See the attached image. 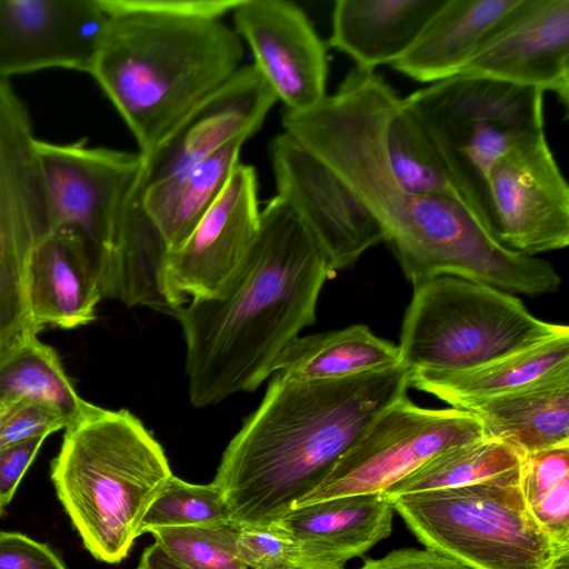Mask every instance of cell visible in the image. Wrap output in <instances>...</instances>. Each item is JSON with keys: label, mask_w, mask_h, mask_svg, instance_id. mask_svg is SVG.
<instances>
[{"label": "cell", "mask_w": 569, "mask_h": 569, "mask_svg": "<svg viewBox=\"0 0 569 569\" xmlns=\"http://www.w3.org/2000/svg\"><path fill=\"white\" fill-rule=\"evenodd\" d=\"M333 273L308 227L276 194L223 289L172 312L186 342L191 405L206 408L257 390L284 348L316 321L320 291Z\"/></svg>", "instance_id": "cell-1"}, {"label": "cell", "mask_w": 569, "mask_h": 569, "mask_svg": "<svg viewBox=\"0 0 569 569\" xmlns=\"http://www.w3.org/2000/svg\"><path fill=\"white\" fill-rule=\"evenodd\" d=\"M402 366L335 380L272 375L221 457L213 483L237 523L282 519L386 407L407 396Z\"/></svg>", "instance_id": "cell-2"}, {"label": "cell", "mask_w": 569, "mask_h": 569, "mask_svg": "<svg viewBox=\"0 0 569 569\" xmlns=\"http://www.w3.org/2000/svg\"><path fill=\"white\" fill-rule=\"evenodd\" d=\"M90 74L150 154L177 124L240 67L242 41L221 19L119 11Z\"/></svg>", "instance_id": "cell-3"}, {"label": "cell", "mask_w": 569, "mask_h": 569, "mask_svg": "<svg viewBox=\"0 0 569 569\" xmlns=\"http://www.w3.org/2000/svg\"><path fill=\"white\" fill-rule=\"evenodd\" d=\"M173 476L161 445L127 409L86 402L51 463L57 495L87 550L119 563Z\"/></svg>", "instance_id": "cell-4"}, {"label": "cell", "mask_w": 569, "mask_h": 569, "mask_svg": "<svg viewBox=\"0 0 569 569\" xmlns=\"http://www.w3.org/2000/svg\"><path fill=\"white\" fill-rule=\"evenodd\" d=\"M390 501L423 548L472 569H569V542L547 531L526 503L521 466L480 483Z\"/></svg>", "instance_id": "cell-5"}, {"label": "cell", "mask_w": 569, "mask_h": 569, "mask_svg": "<svg viewBox=\"0 0 569 569\" xmlns=\"http://www.w3.org/2000/svg\"><path fill=\"white\" fill-rule=\"evenodd\" d=\"M543 96L536 88L461 73L402 98L488 229V173L510 148L545 132Z\"/></svg>", "instance_id": "cell-6"}, {"label": "cell", "mask_w": 569, "mask_h": 569, "mask_svg": "<svg viewBox=\"0 0 569 569\" xmlns=\"http://www.w3.org/2000/svg\"><path fill=\"white\" fill-rule=\"evenodd\" d=\"M569 331L536 318L515 295L457 278L413 286L398 345L400 365L455 371L488 362Z\"/></svg>", "instance_id": "cell-7"}, {"label": "cell", "mask_w": 569, "mask_h": 569, "mask_svg": "<svg viewBox=\"0 0 569 569\" xmlns=\"http://www.w3.org/2000/svg\"><path fill=\"white\" fill-rule=\"evenodd\" d=\"M29 112L0 81V366L40 331L29 300L30 264L50 232Z\"/></svg>", "instance_id": "cell-8"}, {"label": "cell", "mask_w": 569, "mask_h": 569, "mask_svg": "<svg viewBox=\"0 0 569 569\" xmlns=\"http://www.w3.org/2000/svg\"><path fill=\"white\" fill-rule=\"evenodd\" d=\"M483 436L468 411L423 408L403 396L376 416L298 506L383 493L440 451Z\"/></svg>", "instance_id": "cell-9"}, {"label": "cell", "mask_w": 569, "mask_h": 569, "mask_svg": "<svg viewBox=\"0 0 569 569\" xmlns=\"http://www.w3.org/2000/svg\"><path fill=\"white\" fill-rule=\"evenodd\" d=\"M50 231L70 230L88 246L99 278L128 197L146 158L86 140L58 144L36 139Z\"/></svg>", "instance_id": "cell-10"}, {"label": "cell", "mask_w": 569, "mask_h": 569, "mask_svg": "<svg viewBox=\"0 0 569 569\" xmlns=\"http://www.w3.org/2000/svg\"><path fill=\"white\" fill-rule=\"evenodd\" d=\"M487 194L490 231L507 249L536 257L569 244V187L545 132L493 163Z\"/></svg>", "instance_id": "cell-11"}, {"label": "cell", "mask_w": 569, "mask_h": 569, "mask_svg": "<svg viewBox=\"0 0 569 569\" xmlns=\"http://www.w3.org/2000/svg\"><path fill=\"white\" fill-rule=\"evenodd\" d=\"M259 226L257 172L239 162L187 239L166 257L161 291L170 315L190 300L217 296L240 267Z\"/></svg>", "instance_id": "cell-12"}, {"label": "cell", "mask_w": 569, "mask_h": 569, "mask_svg": "<svg viewBox=\"0 0 569 569\" xmlns=\"http://www.w3.org/2000/svg\"><path fill=\"white\" fill-rule=\"evenodd\" d=\"M270 159L277 196L308 227L333 272L385 241L381 226L346 182L288 133L272 139Z\"/></svg>", "instance_id": "cell-13"}, {"label": "cell", "mask_w": 569, "mask_h": 569, "mask_svg": "<svg viewBox=\"0 0 569 569\" xmlns=\"http://www.w3.org/2000/svg\"><path fill=\"white\" fill-rule=\"evenodd\" d=\"M461 73L550 91L567 110L569 0H517Z\"/></svg>", "instance_id": "cell-14"}, {"label": "cell", "mask_w": 569, "mask_h": 569, "mask_svg": "<svg viewBox=\"0 0 569 569\" xmlns=\"http://www.w3.org/2000/svg\"><path fill=\"white\" fill-rule=\"evenodd\" d=\"M110 23L102 0H0V78L90 72Z\"/></svg>", "instance_id": "cell-15"}, {"label": "cell", "mask_w": 569, "mask_h": 569, "mask_svg": "<svg viewBox=\"0 0 569 569\" xmlns=\"http://www.w3.org/2000/svg\"><path fill=\"white\" fill-rule=\"evenodd\" d=\"M232 14V29L287 111L308 110L327 96V48L300 7L286 0H241Z\"/></svg>", "instance_id": "cell-16"}, {"label": "cell", "mask_w": 569, "mask_h": 569, "mask_svg": "<svg viewBox=\"0 0 569 569\" xmlns=\"http://www.w3.org/2000/svg\"><path fill=\"white\" fill-rule=\"evenodd\" d=\"M277 97L253 63L201 100L148 156L147 184L181 180L226 144L248 140Z\"/></svg>", "instance_id": "cell-17"}, {"label": "cell", "mask_w": 569, "mask_h": 569, "mask_svg": "<svg viewBox=\"0 0 569 569\" xmlns=\"http://www.w3.org/2000/svg\"><path fill=\"white\" fill-rule=\"evenodd\" d=\"M393 507L382 492L336 497L298 506L278 520L310 566L345 568L392 531Z\"/></svg>", "instance_id": "cell-18"}, {"label": "cell", "mask_w": 569, "mask_h": 569, "mask_svg": "<svg viewBox=\"0 0 569 569\" xmlns=\"http://www.w3.org/2000/svg\"><path fill=\"white\" fill-rule=\"evenodd\" d=\"M101 299L98 268L86 242L70 230L48 232L30 264L29 300L36 327L89 325Z\"/></svg>", "instance_id": "cell-19"}, {"label": "cell", "mask_w": 569, "mask_h": 569, "mask_svg": "<svg viewBox=\"0 0 569 569\" xmlns=\"http://www.w3.org/2000/svg\"><path fill=\"white\" fill-rule=\"evenodd\" d=\"M446 0H337L328 44L356 68L392 64L415 43Z\"/></svg>", "instance_id": "cell-20"}, {"label": "cell", "mask_w": 569, "mask_h": 569, "mask_svg": "<svg viewBox=\"0 0 569 569\" xmlns=\"http://www.w3.org/2000/svg\"><path fill=\"white\" fill-rule=\"evenodd\" d=\"M565 375H569V331L472 368L412 371L410 387L461 408Z\"/></svg>", "instance_id": "cell-21"}, {"label": "cell", "mask_w": 569, "mask_h": 569, "mask_svg": "<svg viewBox=\"0 0 569 569\" xmlns=\"http://www.w3.org/2000/svg\"><path fill=\"white\" fill-rule=\"evenodd\" d=\"M146 184L147 163L122 210L100 287L102 298L170 313L161 291L168 249L143 209Z\"/></svg>", "instance_id": "cell-22"}, {"label": "cell", "mask_w": 569, "mask_h": 569, "mask_svg": "<svg viewBox=\"0 0 569 569\" xmlns=\"http://www.w3.org/2000/svg\"><path fill=\"white\" fill-rule=\"evenodd\" d=\"M458 409L471 413L485 436L523 456L569 447V375Z\"/></svg>", "instance_id": "cell-23"}, {"label": "cell", "mask_w": 569, "mask_h": 569, "mask_svg": "<svg viewBox=\"0 0 569 569\" xmlns=\"http://www.w3.org/2000/svg\"><path fill=\"white\" fill-rule=\"evenodd\" d=\"M517 0H446L391 67L420 83L460 74L485 37Z\"/></svg>", "instance_id": "cell-24"}, {"label": "cell", "mask_w": 569, "mask_h": 569, "mask_svg": "<svg viewBox=\"0 0 569 569\" xmlns=\"http://www.w3.org/2000/svg\"><path fill=\"white\" fill-rule=\"evenodd\" d=\"M398 345L376 336L366 325L298 336L281 352L273 373L295 381H321L396 368Z\"/></svg>", "instance_id": "cell-25"}, {"label": "cell", "mask_w": 569, "mask_h": 569, "mask_svg": "<svg viewBox=\"0 0 569 569\" xmlns=\"http://www.w3.org/2000/svg\"><path fill=\"white\" fill-rule=\"evenodd\" d=\"M246 139H237L178 181L146 184L142 204L168 253L187 239L238 166Z\"/></svg>", "instance_id": "cell-26"}, {"label": "cell", "mask_w": 569, "mask_h": 569, "mask_svg": "<svg viewBox=\"0 0 569 569\" xmlns=\"http://www.w3.org/2000/svg\"><path fill=\"white\" fill-rule=\"evenodd\" d=\"M385 151L393 179L406 192L448 197L467 204L440 151L402 98L388 118Z\"/></svg>", "instance_id": "cell-27"}, {"label": "cell", "mask_w": 569, "mask_h": 569, "mask_svg": "<svg viewBox=\"0 0 569 569\" xmlns=\"http://www.w3.org/2000/svg\"><path fill=\"white\" fill-rule=\"evenodd\" d=\"M523 457L510 445L483 436L440 451L383 493L391 500L480 483L519 468Z\"/></svg>", "instance_id": "cell-28"}, {"label": "cell", "mask_w": 569, "mask_h": 569, "mask_svg": "<svg viewBox=\"0 0 569 569\" xmlns=\"http://www.w3.org/2000/svg\"><path fill=\"white\" fill-rule=\"evenodd\" d=\"M18 402L40 405L70 423L87 401L76 391L56 350L34 338L0 366V406Z\"/></svg>", "instance_id": "cell-29"}, {"label": "cell", "mask_w": 569, "mask_h": 569, "mask_svg": "<svg viewBox=\"0 0 569 569\" xmlns=\"http://www.w3.org/2000/svg\"><path fill=\"white\" fill-rule=\"evenodd\" d=\"M521 487L537 521L555 538L569 542V447L525 456Z\"/></svg>", "instance_id": "cell-30"}, {"label": "cell", "mask_w": 569, "mask_h": 569, "mask_svg": "<svg viewBox=\"0 0 569 569\" xmlns=\"http://www.w3.org/2000/svg\"><path fill=\"white\" fill-rule=\"evenodd\" d=\"M232 521L228 502L213 482L196 485L172 476L148 509L141 535L162 527L221 526Z\"/></svg>", "instance_id": "cell-31"}, {"label": "cell", "mask_w": 569, "mask_h": 569, "mask_svg": "<svg viewBox=\"0 0 569 569\" xmlns=\"http://www.w3.org/2000/svg\"><path fill=\"white\" fill-rule=\"evenodd\" d=\"M234 521L221 526L162 527L149 533L187 569H248L239 559Z\"/></svg>", "instance_id": "cell-32"}, {"label": "cell", "mask_w": 569, "mask_h": 569, "mask_svg": "<svg viewBox=\"0 0 569 569\" xmlns=\"http://www.w3.org/2000/svg\"><path fill=\"white\" fill-rule=\"evenodd\" d=\"M238 525L237 552L248 569H296L307 565L299 543L279 521Z\"/></svg>", "instance_id": "cell-33"}, {"label": "cell", "mask_w": 569, "mask_h": 569, "mask_svg": "<svg viewBox=\"0 0 569 569\" xmlns=\"http://www.w3.org/2000/svg\"><path fill=\"white\" fill-rule=\"evenodd\" d=\"M69 422L40 405L18 402L0 410V449L33 438H47Z\"/></svg>", "instance_id": "cell-34"}, {"label": "cell", "mask_w": 569, "mask_h": 569, "mask_svg": "<svg viewBox=\"0 0 569 569\" xmlns=\"http://www.w3.org/2000/svg\"><path fill=\"white\" fill-rule=\"evenodd\" d=\"M119 11H133L177 18L221 19L241 0H106Z\"/></svg>", "instance_id": "cell-35"}, {"label": "cell", "mask_w": 569, "mask_h": 569, "mask_svg": "<svg viewBox=\"0 0 569 569\" xmlns=\"http://www.w3.org/2000/svg\"><path fill=\"white\" fill-rule=\"evenodd\" d=\"M0 569H67L46 543L13 531H0Z\"/></svg>", "instance_id": "cell-36"}, {"label": "cell", "mask_w": 569, "mask_h": 569, "mask_svg": "<svg viewBox=\"0 0 569 569\" xmlns=\"http://www.w3.org/2000/svg\"><path fill=\"white\" fill-rule=\"evenodd\" d=\"M46 438H33L0 449V506L12 499L24 472Z\"/></svg>", "instance_id": "cell-37"}, {"label": "cell", "mask_w": 569, "mask_h": 569, "mask_svg": "<svg viewBox=\"0 0 569 569\" xmlns=\"http://www.w3.org/2000/svg\"><path fill=\"white\" fill-rule=\"evenodd\" d=\"M357 569H472L427 548H401L376 559L366 560Z\"/></svg>", "instance_id": "cell-38"}, {"label": "cell", "mask_w": 569, "mask_h": 569, "mask_svg": "<svg viewBox=\"0 0 569 569\" xmlns=\"http://www.w3.org/2000/svg\"><path fill=\"white\" fill-rule=\"evenodd\" d=\"M138 569H187L174 561L156 542L147 547L140 558Z\"/></svg>", "instance_id": "cell-39"}, {"label": "cell", "mask_w": 569, "mask_h": 569, "mask_svg": "<svg viewBox=\"0 0 569 569\" xmlns=\"http://www.w3.org/2000/svg\"><path fill=\"white\" fill-rule=\"evenodd\" d=\"M296 569H345V568H335V567H319V566H309V565H305V566H300Z\"/></svg>", "instance_id": "cell-40"}, {"label": "cell", "mask_w": 569, "mask_h": 569, "mask_svg": "<svg viewBox=\"0 0 569 569\" xmlns=\"http://www.w3.org/2000/svg\"><path fill=\"white\" fill-rule=\"evenodd\" d=\"M3 512V507L0 506V515Z\"/></svg>", "instance_id": "cell-41"}, {"label": "cell", "mask_w": 569, "mask_h": 569, "mask_svg": "<svg viewBox=\"0 0 569 569\" xmlns=\"http://www.w3.org/2000/svg\"><path fill=\"white\" fill-rule=\"evenodd\" d=\"M1 408H2V407L0 406V410H1Z\"/></svg>", "instance_id": "cell-42"}]
</instances>
